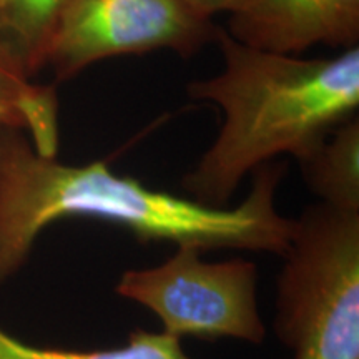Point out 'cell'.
<instances>
[{"label":"cell","mask_w":359,"mask_h":359,"mask_svg":"<svg viewBox=\"0 0 359 359\" xmlns=\"http://www.w3.org/2000/svg\"><path fill=\"white\" fill-rule=\"evenodd\" d=\"M223 70L188 85V95L223 111L219 132L183 188L226 208L246 175L281 155L303 161L359 109V47L327 58L263 52L219 27Z\"/></svg>","instance_id":"obj_2"},{"label":"cell","mask_w":359,"mask_h":359,"mask_svg":"<svg viewBox=\"0 0 359 359\" xmlns=\"http://www.w3.org/2000/svg\"><path fill=\"white\" fill-rule=\"evenodd\" d=\"M226 34L263 52L298 55L314 45L358 47L359 0H246L230 13Z\"/></svg>","instance_id":"obj_6"},{"label":"cell","mask_w":359,"mask_h":359,"mask_svg":"<svg viewBox=\"0 0 359 359\" xmlns=\"http://www.w3.org/2000/svg\"><path fill=\"white\" fill-rule=\"evenodd\" d=\"M70 0H0V62L34 80Z\"/></svg>","instance_id":"obj_7"},{"label":"cell","mask_w":359,"mask_h":359,"mask_svg":"<svg viewBox=\"0 0 359 359\" xmlns=\"http://www.w3.org/2000/svg\"><path fill=\"white\" fill-rule=\"evenodd\" d=\"M304 180L321 203L359 212V118L338 125L311 155L299 161Z\"/></svg>","instance_id":"obj_8"},{"label":"cell","mask_w":359,"mask_h":359,"mask_svg":"<svg viewBox=\"0 0 359 359\" xmlns=\"http://www.w3.org/2000/svg\"><path fill=\"white\" fill-rule=\"evenodd\" d=\"M212 17L180 0H70L47 57L57 82L111 57L172 50L193 57L215 43Z\"/></svg>","instance_id":"obj_5"},{"label":"cell","mask_w":359,"mask_h":359,"mask_svg":"<svg viewBox=\"0 0 359 359\" xmlns=\"http://www.w3.org/2000/svg\"><path fill=\"white\" fill-rule=\"evenodd\" d=\"M0 127L22 130L40 155L57 156L60 103L55 87L22 77L0 62Z\"/></svg>","instance_id":"obj_9"},{"label":"cell","mask_w":359,"mask_h":359,"mask_svg":"<svg viewBox=\"0 0 359 359\" xmlns=\"http://www.w3.org/2000/svg\"><path fill=\"white\" fill-rule=\"evenodd\" d=\"M283 161L255 170L248 196L235 208L151 190L115 173L105 161L65 165L40 155L19 128L0 127V285L29 258L40 231L64 218L122 226L138 241H170L203 250L263 251L283 257L294 219L276 210Z\"/></svg>","instance_id":"obj_1"},{"label":"cell","mask_w":359,"mask_h":359,"mask_svg":"<svg viewBox=\"0 0 359 359\" xmlns=\"http://www.w3.org/2000/svg\"><path fill=\"white\" fill-rule=\"evenodd\" d=\"M193 246H177L158 266L128 269L116 294L150 309L173 338H231L262 344L266 327L257 302V264L243 258L208 263Z\"/></svg>","instance_id":"obj_4"},{"label":"cell","mask_w":359,"mask_h":359,"mask_svg":"<svg viewBox=\"0 0 359 359\" xmlns=\"http://www.w3.org/2000/svg\"><path fill=\"white\" fill-rule=\"evenodd\" d=\"M0 359H191L180 339L167 333L137 330L127 344L115 349L74 351V349L40 348L22 343L0 327Z\"/></svg>","instance_id":"obj_10"},{"label":"cell","mask_w":359,"mask_h":359,"mask_svg":"<svg viewBox=\"0 0 359 359\" xmlns=\"http://www.w3.org/2000/svg\"><path fill=\"white\" fill-rule=\"evenodd\" d=\"M283 259L275 330L293 359H359V212L308 206Z\"/></svg>","instance_id":"obj_3"},{"label":"cell","mask_w":359,"mask_h":359,"mask_svg":"<svg viewBox=\"0 0 359 359\" xmlns=\"http://www.w3.org/2000/svg\"><path fill=\"white\" fill-rule=\"evenodd\" d=\"M193 11L203 13L206 17H213L217 13H233L240 8L246 0H180Z\"/></svg>","instance_id":"obj_11"}]
</instances>
